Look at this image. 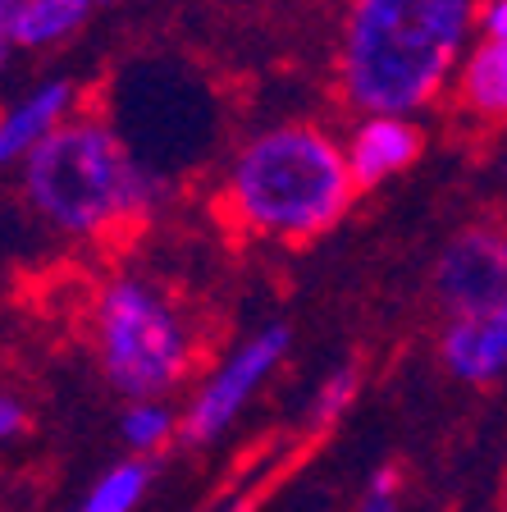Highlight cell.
<instances>
[{"label":"cell","mask_w":507,"mask_h":512,"mask_svg":"<svg viewBox=\"0 0 507 512\" xmlns=\"http://www.w3.org/2000/svg\"><path fill=\"white\" fill-rule=\"evenodd\" d=\"M425 133L412 124V119L398 115H361L357 128L343 142V156H348V174L357 183V192L380 188L384 179L402 174L421 156Z\"/></svg>","instance_id":"ba28073f"},{"label":"cell","mask_w":507,"mask_h":512,"mask_svg":"<svg viewBox=\"0 0 507 512\" xmlns=\"http://www.w3.org/2000/svg\"><path fill=\"white\" fill-rule=\"evenodd\" d=\"M92 339L110 389L133 403H160L197 362L192 320L147 275H115L101 284L92 302Z\"/></svg>","instance_id":"277c9868"},{"label":"cell","mask_w":507,"mask_h":512,"mask_svg":"<svg viewBox=\"0 0 507 512\" xmlns=\"http://www.w3.org/2000/svg\"><path fill=\"white\" fill-rule=\"evenodd\" d=\"M453 96L462 115L480 119V124H503L507 119V42H485L480 37L466 51L462 69H457Z\"/></svg>","instance_id":"30bf717a"},{"label":"cell","mask_w":507,"mask_h":512,"mask_svg":"<svg viewBox=\"0 0 507 512\" xmlns=\"http://www.w3.org/2000/svg\"><path fill=\"white\" fill-rule=\"evenodd\" d=\"M480 0H348L338 37V87L361 115L434 106L457 83Z\"/></svg>","instance_id":"6da1fadb"},{"label":"cell","mask_w":507,"mask_h":512,"mask_svg":"<svg viewBox=\"0 0 507 512\" xmlns=\"http://www.w3.org/2000/svg\"><path fill=\"white\" fill-rule=\"evenodd\" d=\"M288 343H293L288 325H265L252 339L238 343V348L201 380L197 394H192L188 412H183V421H179V435L188 439V444H211V439H220L224 430L247 412V403L265 389V380L279 371Z\"/></svg>","instance_id":"5b68a950"},{"label":"cell","mask_w":507,"mask_h":512,"mask_svg":"<svg viewBox=\"0 0 507 512\" xmlns=\"http://www.w3.org/2000/svg\"><path fill=\"white\" fill-rule=\"evenodd\" d=\"M357 183L343 142L316 124H275L243 142L224 174V211L256 238L311 243L348 215Z\"/></svg>","instance_id":"7a4b0ae2"},{"label":"cell","mask_w":507,"mask_h":512,"mask_svg":"<svg viewBox=\"0 0 507 512\" xmlns=\"http://www.w3.org/2000/svg\"><path fill=\"white\" fill-rule=\"evenodd\" d=\"M444 366L466 384H489L507 375V302L476 316L448 320L444 339H439Z\"/></svg>","instance_id":"9c48e42d"},{"label":"cell","mask_w":507,"mask_h":512,"mask_svg":"<svg viewBox=\"0 0 507 512\" xmlns=\"http://www.w3.org/2000/svg\"><path fill=\"white\" fill-rule=\"evenodd\" d=\"M476 32L485 42H507V0H480Z\"/></svg>","instance_id":"2e32d148"},{"label":"cell","mask_w":507,"mask_h":512,"mask_svg":"<svg viewBox=\"0 0 507 512\" xmlns=\"http://www.w3.org/2000/svg\"><path fill=\"white\" fill-rule=\"evenodd\" d=\"M174 426L179 421H174L169 403H128L124 421H119V435L133 448V458H151L156 448H165L174 439Z\"/></svg>","instance_id":"4fadbf2b"},{"label":"cell","mask_w":507,"mask_h":512,"mask_svg":"<svg viewBox=\"0 0 507 512\" xmlns=\"http://www.w3.org/2000/svg\"><path fill=\"white\" fill-rule=\"evenodd\" d=\"M151 480H156V462H151V458L115 462V467H110L106 476H101L92 490L83 494L78 512H133L142 499H147Z\"/></svg>","instance_id":"7c38bea8"},{"label":"cell","mask_w":507,"mask_h":512,"mask_svg":"<svg viewBox=\"0 0 507 512\" xmlns=\"http://www.w3.org/2000/svg\"><path fill=\"white\" fill-rule=\"evenodd\" d=\"M224 512H256V499H238V503H229Z\"/></svg>","instance_id":"d6986e66"},{"label":"cell","mask_w":507,"mask_h":512,"mask_svg":"<svg viewBox=\"0 0 507 512\" xmlns=\"http://www.w3.org/2000/svg\"><path fill=\"white\" fill-rule=\"evenodd\" d=\"M398 494H402V471L380 467L370 476L366 494H361V512H398Z\"/></svg>","instance_id":"9a60e30c"},{"label":"cell","mask_w":507,"mask_h":512,"mask_svg":"<svg viewBox=\"0 0 507 512\" xmlns=\"http://www.w3.org/2000/svg\"><path fill=\"white\" fill-rule=\"evenodd\" d=\"M92 5L96 0H23L14 46H19V51H46V46L69 42L87 23Z\"/></svg>","instance_id":"8fae6325"},{"label":"cell","mask_w":507,"mask_h":512,"mask_svg":"<svg viewBox=\"0 0 507 512\" xmlns=\"http://www.w3.org/2000/svg\"><path fill=\"white\" fill-rule=\"evenodd\" d=\"M10 51H14V42H10V37H0V69H5V60H10Z\"/></svg>","instance_id":"ffe728a7"},{"label":"cell","mask_w":507,"mask_h":512,"mask_svg":"<svg viewBox=\"0 0 507 512\" xmlns=\"http://www.w3.org/2000/svg\"><path fill=\"white\" fill-rule=\"evenodd\" d=\"M19 10L23 0H0V37H10V42H14V28H19Z\"/></svg>","instance_id":"ac0fdd59"},{"label":"cell","mask_w":507,"mask_h":512,"mask_svg":"<svg viewBox=\"0 0 507 512\" xmlns=\"http://www.w3.org/2000/svg\"><path fill=\"white\" fill-rule=\"evenodd\" d=\"M23 197L55 234L106 238L115 224L147 220L165 202V179L101 115H74L23 160Z\"/></svg>","instance_id":"3957f363"},{"label":"cell","mask_w":507,"mask_h":512,"mask_svg":"<svg viewBox=\"0 0 507 512\" xmlns=\"http://www.w3.org/2000/svg\"><path fill=\"white\" fill-rule=\"evenodd\" d=\"M74 115H78V87L64 83V78H46L32 92H23L14 106L0 110V170L5 165H23Z\"/></svg>","instance_id":"52a82bcc"},{"label":"cell","mask_w":507,"mask_h":512,"mask_svg":"<svg viewBox=\"0 0 507 512\" xmlns=\"http://www.w3.org/2000/svg\"><path fill=\"white\" fill-rule=\"evenodd\" d=\"M434 298L448 320L476 316L507 302V229L503 224H471L448 238L434 261Z\"/></svg>","instance_id":"8992f818"},{"label":"cell","mask_w":507,"mask_h":512,"mask_svg":"<svg viewBox=\"0 0 507 512\" xmlns=\"http://www.w3.org/2000/svg\"><path fill=\"white\" fill-rule=\"evenodd\" d=\"M352 398H357V371H352V366H338L334 375H325V384H320L316 398H311V430H329L338 416L352 407Z\"/></svg>","instance_id":"5bb4252c"},{"label":"cell","mask_w":507,"mask_h":512,"mask_svg":"<svg viewBox=\"0 0 507 512\" xmlns=\"http://www.w3.org/2000/svg\"><path fill=\"white\" fill-rule=\"evenodd\" d=\"M23 426H28V412H23V403L14 394H5V389H0V444L19 439Z\"/></svg>","instance_id":"e0dca14e"}]
</instances>
